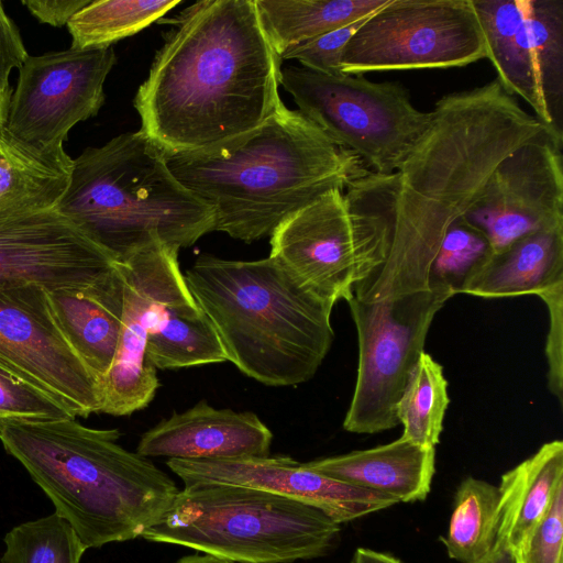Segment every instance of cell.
Wrapping results in <instances>:
<instances>
[{
	"instance_id": "obj_1",
	"label": "cell",
	"mask_w": 563,
	"mask_h": 563,
	"mask_svg": "<svg viewBox=\"0 0 563 563\" xmlns=\"http://www.w3.org/2000/svg\"><path fill=\"white\" fill-rule=\"evenodd\" d=\"M427 134L395 172L387 258L357 284L361 302L430 289L449 227L479 197L496 166L545 126L494 79L435 102Z\"/></svg>"
},
{
	"instance_id": "obj_2",
	"label": "cell",
	"mask_w": 563,
	"mask_h": 563,
	"mask_svg": "<svg viewBox=\"0 0 563 563\" xmlns=\"http://www.w3.org/2000/svg\"><path fill=\"white\" fill-rule=\"evenodd\" d=\"M280 63L254 0L199 1L176 19L135 95L140 131L165 154L245 134L283 103Z\"/></svg>"
},
{
	"instance_id": "obj_3",
	"label": "cell",
	"mask_w": 563,
	"mask_h": 563,
	"mask_svg": "<svg viewBox=\"0 0 563 563\" xmlns=\"http://www.w3.org/2000/svg\"><path fill=\"white\" fill-rule=\"evenodd\" d=\"M188 190L214 211V231L251 243L290 214L368 169L299 110L282 103L254 130L218 145L165 154Z\"/></svg>"
},
{
	"instance_id": "obj_4",
	"label": "cell",
	"mask_w": 563,
	"mask_h": 563,
	"mask_svg": "<svg viewBox=\"0 0 563 563\" xmlns=\"http://www.w3.org/2000/svg\"><path fill=\"white\" fill-rule=\"evenodd\" d=\"M118 429L75 418L0 424L8 454L27 471L87 549L141 538L170 506L176 483L118 443Z\"/></svg>"
},
{
	"instance_id": "obj_5",
	"label": "cell",
	"mask_w": 563,
	"mask_h": 563,
	"mask_svg": "<svg viewBox=\"0 0 563 563\" xmlns=\"http://www.w3.org/2000/svg\"><path fill=\"white\" fill-rule=\"evenodd\" d=\"M184 277L227 361L240 372L276 387L314 376L334 339V305L303 287L279 262L201 254Z\"/></svg>"
},
{
	"instance_id": "obj_6",
	"label": "cell",
	"mask_w": 563,
	"mask_h": 563,
	"mask_svg": "<svg viewBox=\"0 0 563 563\" xmlns=\"http://www.w3.org/2000/svg\"><path fill=\"white\" fill-rule=\"evenodd\" d=\"M55 210L115 262L154 240L191 246L216 225L213 209L177 180L164 152L141 131L73 159Z\"/></svg>"
},
{
	"instance_id": "obj_7",
	"label": "cell",
	"mask_w": 563,
	"mask_h": 563,
	"mask_svg": "<svg viewBox=\"0 0 563 563\" xmlns=\"http://www.w3.org/2000/svg\"><path fill=\"white\" fill-rule=\"evenodd\" d=\"M341 525L320 509L262 489L184 485L141 536L238 563H291L328 554Z\"/></svg>"
},
{
	"instance_id": "obj_8",
	"label": "cell",
	"mask_w": 563,
	"mask_h": 563,
	"mask_svg": "<svg viewBox=\"0 0 563 563\" xmlns=\"http://www.w3.org/2000/svg\"><path fill=\"white\" fill-rule=\"evenodd\" d=\"M395 174L367 170L290 214L271 235V257L303 287L335 305L387 258Z\"/></svg>"
},
{
	"instance_id": "obj_9",
	"label": "cell",
	"mask_w": 563,
	"mask_h": 563,
	"mask_svg": "<svg viewBox=\"0 0 563 563\" xmlns=\"http://www.w3.org/2000/svg\"><path fill=\"white\" fill-rule=\"evenodd\" d=\"M280 85L336 145L382 175L399 169L433 121V112L415 108L408 90L395 81L287 66L280 70Z\"/></svg>"
},
{
	"instance_id": "obj_10",
	"label": "cell",
	"mask_w": 563,
	"mask_h": 563,
	"mask_svg": "<svg viewBox=\"0 0 563 563\" xmlns=\"http://www.w3.org/2000/svg\"><path fill=\"white\" fill-rule=\"evenodd\" d=\"M455 294L446 286L380 302L347 300L358 342L354 393L343 421L344 430L372 434L399 424L397 404L410 373L424 352L435 313Z\"/></svg>"
},
{
	"instance_id": "obj_11",
	"label": "cell",
	"mask_w": 563,
	"mask_h": 563,
	"mask_svg": "<svg viewBox=\"0 0 563 563\" xmlns=\"http://www.w3.org/2000/svg\"><path fill=\"white\" fill-rule=\"evenodd\" d=\"M486 57L472 0H389L354 33L343 74L460 67Z\"/></svg>"
},
{
	"instance_id": "obj_12",
	"label": "cell",
	"mask_w": 563,
	"mask_h": 563,
	"mask_svg": "<svg viewBox=\"0 0 563 563\" xmlns=\"http://www.w3.org/2000/svg\"><path fill=\"white\" fill-rule=\"evenodd\" d=\"M115 60L112 46L29 55L19 69L4 129L44 153H66L71 128L102 107L103 85Z\"/></svg>"
},
{
	"instance_id": "obj_13",
	"label": "cell",
	"mask_w": 563,
	"mask_h": 563,
	"mask_svg": "<svg viewBox=\"0 0 563 563\" xmlns=\"http://www.w3.org/2000/svg\"><path fill=\"white\" fill-rule=\"evenodd\" d=\"M563 143L549 130L508 154L460 218L499 253L534 232L563 227Z\"/></svg>"
},
{
	"instance_id": "obj_14",
	"label": "cell",
	"mask_w": 563,
	"mask_h": 563,
	"mask_svg": "<svg viewBox=\"0 0 563 563\" xmlns=\"http://www.w3.org/2000/svg\"><path fill=\"white\" fill-rule=\"evenodd\" d=\"M0 363L76 417L101 412L98 380L73 350L36 285L0 287Z\"/></svg>"
},
{
	"instance_id": "obj_15",
	"label": "cell",
	"mask_w": 563,
	"mask_h": 563,
	"mask_svg": "<svg viewBox=\"0 0 563 563\" xmlns=\"http://www.w3.org/2000/svg\"><path fill=\"white\" fill-rule=\"evenodd\" d=\"M179 250L151 241L117 262L124 282L121 329L113 362L100 380L101 412L129 416L144 409L159 386L146 352L159 305L184 278Z\"/></svg>"
},
{
	"instance_id": "obj_16",
	"label": "cell",
	"mask_w": 563,
	"mask_h": 563,
	"mask_svg": "<svg viewBox=\"0 0 563 563\" xmlns=\"http://www.w3.org/2000/svg\"><path fill=\"white\" fill-rule=\"evenodd\" d=\"M115 263L55 209L0 219V287H80Z\"/></svg>"
},
{
	"instance_id": "obj_17",
	"label": "cell",
	"mask_w": 563,
	"mask_h": 563,
	"mask_svg": "<svg viewBox=\"0 0 563 563\" xmlns=\"http://www.w3.org/2000/svg\"><path fill=\"white\" fill-rule=\"evenodd\" d=\"M166 465L184 485L220 483L262 489L311 505L339 525L398 504L391 496L313 472L289 456L168 459Z\"/></svg>"
},
{
	"instance_id": "obj_18",
	"label": "cell",
	"mask_w": 563,
	"mask_h": 563,
	"mask_svg": "<svg viewBox=\"0 0 563 563\" xmlns=\"http://www.w3.org/2000/svg\"><path fill=\"white\" fill-rule=\"evenodd\" d=\"M272 440V431L254 412L217 409L200 400L144 432L136 453L183 460L265 457Z\"/></svg>"
},
{
	"instance_id": "obj_19",
	"label": "cell",
	"mask_w": 563,
	"mask_h": 563,
	"mask_svg": "<svg viewBox=\"0 0 563 563\" xmlns=\"http://www.w3.org/2000/svg\"><path fill=\"white\" fill-rule=\"evenodd\" d=\"M47 296L66 340L99 384L111 367L121 329L124 282L118 263L91 284Z\"/></svg>"
},
{
	"instance_id": "obj_20",
	"label": "cell",
	"mask_w": 563,
	"mask_h": 563,
	"mask_svg": "<svg viewBox=\"0 0 563 563\" xmlns=\"http://www.w3.org/2000/svg\"><path fill=\"white\" fill-rule=\"evenodd\" d=\"M313 472L388 495L398 503L423 501L435 472V449L402 438L372 449L303 463Z\"/></svg>"
},
{
	"instance_id": "obj_21",
	"label": "cell",
	"mask_w": 563,
	"mask_h": 563,
	"mask_svg": "<svg viewBox=\"0 0 563 563\" xmlns=\"http://www.w3.org/2000/svg\"><path fill=\"white\" fill-rule=\"evenodd\" d=\"M563 282V227L526 235L499 253H488L457 294L481 298L539 296Z\"/></svg>"
},
{
	"instance_id": "obj_22",
	"label": "cell",
	"mask_w": 563,
	"mask_h": 563,
	"mask_svg": "<svg viewBox=\"0 0 563 563\" xmlns=\"http://www.w3.org/2000/svg\"><path fill=\"white\" fill-rule=\"evenodd\" d=\"M472 5L497 80L510 96L528 103L552 134L538 84L525 0H472Z\"/></svg>"
},
{
	"instance_id": "obj_23",
	"label": "cell",
	"mask_w": 563,
	"mask_h": 563,
	"mask_svg": "<svg viewBox=\"0 0 563 563\" xmlns=\"http://www.w3.org/2000/svg\"><path fill=\"white\" fill-rule=\"evenodd\" d=\"M146 352L152 364L159 369L227 361L218 333L192 297L185 277L159 305L147 335Z\"/></svg>"
},
{
	"instance_id": "obj_24",
	"label": "cell",
	"mask_w": 563,
	"mask_h": 563,
	"mask_svg": "<svg viewBox=\"0 0 563 563\" xmlns=\"http://www.w3.org/2000/svg\"><path fill=\"white\" fill-rule=\"evenodd\" d=\"M71 167L66 153H44L0 129V219L55 209Z\"/></svg>"
},
{
	"instance_id": "obj_25",
	"label": "cell",
	"mask_w": 563,
	"mask_h": 563,
	"mask_svg": "<svg viewBox=\"0 0 563 563\" xmlns=\"http://www.w3.org/2000/svg\"><path fill=\"white\" fill-rule=\"evenodd\" d=\"M563 483V442L544 443L533 455L506 472L500 490V523L512 554L545 514Z\"/></svg>"
},
{
	"instance_id": "obj_26",
	"label": "cell",
	"mask_w": 563,
	"mask_h": 563,
	"mask_svg": "<svg viewBox=\"0 0 563 563\" xmlns=\"http://www.w3.org/2000/svg\"><path fill=\"white\" fill-rule=\"evenodd\" d=\"M262 30L274 52L291 48L367 16L389 0H254Z\"/></svg>"
},
{
	"instance_id": "obj_27",
	"label": "cell",
	"mask_w": 563,
	"mask_h": 563,
	"mask_svg": "<svg viewBox=\"0 0 563 563\" xmlns=\"http://www.w3.org/2000/svg\"><path fill=\"white\" fill-rule=\"evenodd\" d=\"M449 529L442 541L449 558L468 563L494 544L500 523V490L486 481L464 478L454 495Z\"/></svg>"
},
{
	"instance_id": "obj_28",
	"label": "cell",
	"mask_w": 563,
	"mask_h": 563,
	"mask_svg": "<svg viewBox=\"0 0 563 563\" xmlns=\"http://www.w3.org/2000/svg\"><path fill=\"white\" fill-rule=\"evenodd\" d=\"M541 97L552 134L563 143V0H525Z\"/></svg>"
},
{
	"instance_id": "obj_29",
	"label": "cell",
	"mask_w": 563,
	"mask_h": 563,
	"mask_svg": "<svg viewBox=\"0 0 563 563\" xmlns=\"http://www.w3.org/2000/svg\"><path fill=\"white\" fill-rule=\"evenodd\" d=\"M179 3V0H91L66 25L71 35L70 47H111L159 20Z\"/></svg>"
},
{
	"instance_id": "obj_30",
	"label": "cell",
	"mask_w": 563,
	"mask_h": 563,
	"mask_svg": "<svg viewBox=\"0 0 563 563\" xmlns=\"http://www.w3.org/2000/svg\"><path fill=\"white\" fill-rule=\"evenodd\" d=\"M449 404L443 367L423 352L397 404V418L399 424L404 426L400 438L423 448L435 449Z\"/></svg>"
},
{
	"instance_id": "obj_31",
	"label": "cell",
	"mask_w": 563,
	"mask_h": 563,
	"mask_svg": "<svg viewBox=\"0 0 563 563\" xmlns=\"http://www.w3.org/2000/svg\"><path fill=\"white\" fill-rule=\"evenodd\" d=\"M1 563H80L87 548L55 511L12 528L3 539Z\"/></svg>"
},
{
	"instance_id": "obj_32",
	"label": "cell",
	"mask_w": 563,
	"mask_h": 563,
	"mask_svg": "<svg viewBox=\"0 0 563 563\" xmlns=\"http://www.w3.org/2000/svg\"><path fill=\"white\" fill-rule=\"evenodd\" d=\"M488 253L486 238L457 219L441 241L430 268V284L450 287L457 295L465 278Z\"/></svg>"
},
{
	"instance_id": "obj_33",
	"label": "cell",
	"mask_w": 563,
	"mask_h": 563,
	"mask_svg": "<svg viewBox=\"0 0 563 563\" xmlns=\"http://www.w3.org/2000/svg\"><path fill=\"white\" fill-rule=\"evenodd\" d=\"M75 418L48 393L0 363V424Z\"/></svg>"
},
{
	"instance_id": "obj_34",
	"label": "cell",
	"mask_w": 563,
	"mask_h": 563,
	"mask_svg": "<svg viewBox=\"0 0 563 563\" xmlns=\"http://www.w3.org/2000/svg\"><path fill=\"white\" fill-rule=\"evenodd\" d=\"M563 483L560 484L540 521L521 547L514 552L515 563H562Z\"/></svg>"
},
{
	"instance_id": "obj_35",
	"label": "cell",
	"mask_w": 563,
	"mask_h": 563,
	"mask_svg": "<svg viewBox=\"0 0 563 563\" xmlns=\"http://www.w3.org/2000/svg\"><path fill=\"white\" fill-rule=\"evenodd\" d=\"M369 15L289 49L282 56V60L297 59L302 67L325 75L343 74L341 69L342 52Z\"/></svg>"
},
{
	"instance_id": "obj_36",
	"label": "cell",
	"mask_w": 563,
	"mask_h": 563,
	"mask_svg": "<svg viewBox=\"0 0 563 563\" xmlns=\"http://www.w3.org/2000/svg\"><path fill=\"white\" fill-rule=\"evenodd\" d=\"M540 297L549 311V331L545 342L548 387L560 404L563 401V282L544 291Z\"/></svg>"
},
{
	"instance_id": "obj_37",
	"label": "cell",
	"mask_w": 563,
	"mask_h": 563,
	"mask_svg": "<svg viewBox=\"0 0 563 563\" xmlns=\"http://www.w3.org/2000/svg\"><path fill=\"white\" fill-rule=\"evenodd\" d=\"M29 54L21 38L20 31L5 13L0 1V89L12 91L9 76L14 68L20 69Z\"/></svg>"
},
{
	"instance_id": "obj_38",
	"label": "cell",
	"mask_w": 563,
	"mask_h": 563,
	"mask_svg": "<svg viewBox=\"0 0 563 563\" xmlns=\"http://www.w3.org/2000/svg\"><path fill=\"white\" fill-rule=\"evenodd\" d=\"M91 0H22L21 3L41 23L55 27L67 25L70 19Z\"/></svg>"
},
{
	"instance_id": "obj_39",
	"label": "cell",
	"mask_w": 563,
	"mask_h": 563,
	"mask_svg": "<svg viewBox=\"0 0 563 563\" xmlns=\"http://www.w3.org/2000/svg\"><path fill=\"white\" fill-rule=\"evenodd\" d=\"M468 563H515V561L506 537L497 532L492 548L483 556Z\"/></svg>"
},
{
	"instance_id": "obj_40",
	"label": "cell",
	"mask_w": 563,
	"mask_h": 563,
	"mask_svg": "<svg viewBox=\"0 0 563 563\" xmlns=\"http://www.w3.org/2000/svg\"><path fill=\"white\" fill-rule=\"evenodd\" d=\"M351 563H402L398 558L368 548H357Z\"/></svg>"
},
{
	"instance_id": "obj_41",
	"label": "cell",
	"mask_w": 563,
	"mask_h": 563,
	"mask_svg": "<svg viewBox=\"0 0 563 563\" xmlns=\"http://www.w3.org/2000/svg\"><path fill=\"white\" fill-rule=\"evenodd\" d=\"M175 563H238L230 560L221 559L214 555L210 554H194V555H187L179 560H177Z\"/></svg>"
},
{
	"instance_id": "obj_42",
	"label": "cell",
	"mask_w": 563,
	"mask_h": 563,
	"mask_svg": "<svg viewBox=\"0 0 563 563\" xmlns=\"http://www.w3.org/2000/svg\"><path fill=\"white\" fill-rule=\"evenodd\" d=\"M11 95L12 91H3L0 89V129L4 126L7 120Z\"/></svg>"
}]
</instances>
